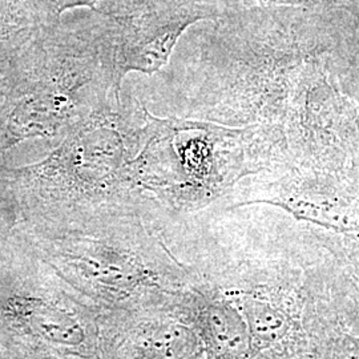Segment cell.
Returning a JSON list of instances; mask_svg holds the SVG:
<instances>
[{"label":"cell","mask_w":359,"mask_h":359,"mask_svg":"<svg viewBox=\"0 0 359 359\" xmlns=\"http://www.w3.org/2000/svg\"><path fill=\"white\" fill-rule=\"evenodd\" d=\"M208 23L172 53L157 90L165 117L234 128H283L305 68L359 32L353 13L301 7L228 11Z\"/></svg>","instance_id":"6da1fadb"},{"label":"cell","mask_w":359,"mask_h":359,"mask_svg":"<svg viewBox=\"0 0 359 359\" xmlns=\"http://www.w3.org/2000/svg\"><path fill=\"white\" fill-rule=\"evenodd\" d=\"M226 298L249 329L255 359H314L326 326L342 316L334 259L322 231L285 213L266 243L231 269Z\"/></svg>","instance_id":"7a4b0ae2"},{"label":"cell","mask_w":359,"mask_h":359,"mask_svg":"<svg viewBox=\"0 0 359 359\" xmlns=\"http://www.w3.org/2000/svg\"><path fill=\"white\" fill-rule=\"evenodd\" d=\"M92 11V10H90ZM0 88V165L20 142L55 145L112 96L116 84L99 16L43 27L4 63Z\"/></svg>","instance_id":"3957f363"},{"label":"cell","mask_w":359,"mask_h":359,"mask_svg":"<svg viewBox=\"0 0 359 359\" xmlns=\"http://www.w3.org/2000/svg\"><path fill=\"white\" fill-rule=\"evenodd\" d=\"M287 165L281 127L234 128L149 111L127 189L168 193L180 205L200 208L248 177Z\"/></svg>","instance_id":"277c9868"},{"label":"cell","mask_w":359,"mask_h":359,"mask_svg":"<svg viewBox=\"0 0 359 359\" xmlns=\"http://www.w3.org/2000/svg\"><path fill=\"white\" fill-rule=\"evenodd\" d=\"M148 107L121 90L80 120L35 164L3 168V180L25 216H41L128 194L127 169L139 154Z\"/></svg>","instance_id":"5b68a950"},{"label":"cell","mask_w":359,"mask_h":359,"mask_svg":"<svg viewBox=\"0 0 359 359\" xmlns=\"http://www.w3.org/2000/svg\"><path fill=\"white\" fill-rule=\"evenodd\" d=\"M339 52L311 62L299 77L283 124L290 165H359V107L335 74L334 59Z\"/></svg>","instance_id":"8992f818"},{"label":"cell","mask_w":359,"mask_h":359,"mask_svg":"<svg viewBox=\"0 0 359 359\" xmlns=\"http://www.w3.org/2000/svg\"><path fill=\"white\" fill-rule=\"evenodd\" d=\"M95 13L118 87L129 72H160L189 27L224 15L203 0H102Z\"/></svg>","instance_id":"52a82bcc"},{"label":"cell","mask_w":359,"mask_h":359,"mask_svg":"<svg viewBox=\"0 0 359 359\" xmlns=\"http://www.w3.org/2000/svg\"><path fill=\"white\" fill-rule=\"evenodd\" d=\"M229 208L264 204L311 228L359 244V165H289L248 177Z\"/></svg>","instance_id":"ba28073f"},{"label":"cell","mask_w":359,"mask_h":359,"mask_svg":"<svg viewBox=\"0 0 359 359\" xmlns=\"http://www.w3.org/2000/svg\"><path fill=\"white\" fill-rule=\"evenodd\" d=\"M197 306L201 334L216 359H255L246 322L225 297H206Z\"/></svg>","instance_id":"9c48e42d"},{"label":"cell","mask_w":359,"mask_h":359,"mask_svg":"<svg viewBox=\"0 0 359 359\" xmlns=\"http://www.w3.org/2000/svg\"><path fill=\"white\" fill-rule=\"evenodd\" d=\"M334 259V292L344 318L359 333V244L322 231Z\"/></svg>","instance_id":"30bf717a"},{"label":"cell","mask_w":359,"mask_h":359,"mask_svg":"<svg viewBox=\"0 0 359 359\" xmlns=\"http://www.w3.org/2000/svg\"><path fill=\"white\" fill-rule=\"evenodd\" d=\"M43 27L35 0H0V63L22 50Z\"/></svg>","instance_id":"8fae6325"},{"label":"cell","mask_w":359,"mask_h":359,"mask_svg":"<svg viewBox=\"0 0 359 359\" xmlns=\"http://www.w3.org/2000/svg\"><path fill=\"white\" fill-rule=\"evenodd\" d=\"M148 347L158 359H198L205 351L203 339L181 323L160 327L151 337Z\"/></svg>","instance_id":"7c38bea8"},{"label":"cell","mask_w":359,"mask_h":359,"mask_svg":"<svg viewBox=\"0 0 359 359\" xmlns=\"http://www.w3.org/2000/svg\"><path fill=\"white\" fill-rule=\"evenodd\" d=\"M218 8L221 13L241 11L250 8H323V10H344L359 18V0H203Z\"/></svg>","instance_id":"4fadbf2b"},{"label":"cell","mask_w":359,"mask_h":359,"mask_svg":"<svg viewBox=\"0 0 359 359\" xmlns=\"http://www.w3.org/2000/svg\"><path fill=\"white\" fill-rule=\"evenodd\" d=\"M314 359H359V333L344 314L326 326Z\"/></svg>","instance_id":"5bb4252c"},{"label":"cell","mask_w":359,"mask_h":359,"mask_svg":"<svg viewBox=\"0 0 359 359\" xmlns=\"http://www.w3.org/2000/svg\"><path fill=\"white\" fill-rule=\"evenodd\" d=\"M334 68L342 90L359 107V36L335 57Z\"/></svg>","instance_id":"9a60e30c"},{"label":"cell","mask_w":359,"mask_h":359,"mask_svg":"<svg viewBox=\"0 0 359 359\" xmlns=\"http://www.w3.org/2000/svg\"><path fill=\"white\" fill-rule=\"evenodd\" d=\"M100 1L102 0H35L44 26H55L60 23L62 15L74 8L87 7L95 11Z\"/></svg>","instance_id":"2e32d148"},{"label":"cell","mask_w":359,"mask_h":359,"mask_svg":"<svg viewBox=\"0 0 359 359\" xmlns=\"http://www.w3.org/2000/svg\"><path fill=\"white\" fill-rule=\"evenodd\" d=\"M19 209L13 198V193L6 185L4 180H0V256L4 253V245L10 243L13 228L18 222Z\"/></svg>","instance_id":"e0dca14e"},{"label":"cell","mask_w":359,"mask_h":359,"mask_svg":"<svg viewBox=\"0 0 359 359\" xmlns=\"http://www.w3.org/2000/svg\"><path fill=\"white\" fill-rule=\"evenodd\" d=\"M3 76H4V65H3V63H0V88H1V84H3Z\"/></svg>","instance_id":"ac0fdd59"},{"label":"cell","mask_w":359,"mask_h":359,"mask_svg":"<svg viewBox=\"0 0 359 359\" xmlns=\"http://www.w3.org/2000/svg\"><path fill=\"white\" fill-rule=\"evenodd\" d=\"M6 167V165H0V180H1V170H3V168Z\"/></svg>","instance_id":"d6986e66"}]
</instances>
